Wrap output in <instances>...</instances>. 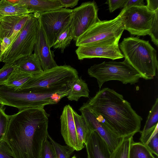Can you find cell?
Masks as SVG:
<instances>
[{
    "label": "cell",
    "instance_id": "d4e9b609",
    "mask_svg": "<svg viewBox=\"0 0 158 158\" xmlns=\"http://www.w3.org/2000/svg\"><path fill=\"white\" fill-rule=\"evenodd\" d=\"M149 150L140 142L133 140L129 152V158H156Z\"/></svg>",
    "mask_w": 158,
    "mask_h": 158
},
{
    "label": "cell",
    "instance_id": "6da1fadb",
    "mask_svg": "<svg viewBox=\"0 0 158 158\" xmlns=\"http://www.w3.org/2000/svg\"><path fill=\"white\" fill-rule=\"evenodd\" d=\"M49 116L39 107L20 110L10 115L3 140L13 158H40L49 134Z\"/></svg>",
    "mask_w": 158,
    "mask_h": 158
},
{
    "label": "cell",
    "instance_id": "8992f818",
    "mask_svg": "<svg viewBox=\"0 0 158 158\" xmlns=\"http://www.w3.org/2000/svg\"><path fill=\"white\" fill-rule=\"evenodd\" d=\"M91 77L95 78L99 88L111 80H117L126 84H134L141 78L140 73L126 60L122 62L104 61L91 66L88 70Z\"/></svg>",
    "mask_w": 158,
    "mask_h": 158
},
{
    "label": "cell",
    "instance_id": "ab89813d",
    "mask_svg": "<svg viewBox=\"0 0 158 158\" xmlns=\"http://www.w3.org/2000/svg\"><path fill=\"white\" fill-rule=\"evenodd\" d=\"M2 42L0 41V62H2L3 58V54L1 49Z\"/></svg>",
    "mask_w": 158,
    "mask_h": 158
},
{
    "label": "cell",
    "instance_id": "603a6c76",
    "mask_svg": "<svg viewBox=\"0 0 158 158\" xmlns=\"http://www.w3.org/2000/svg\"><path fill=\"white\" fill-rule=\"evenodd\" d=\"M32 13L25 6L12 3L7 0H0V17Z\"/></svg>",
    "mask_w": 158,
    "mask_h": 158
},
{
    "label": "cell",
    "instance_id": "e0dca14e",
    "mask_svg": "<svg viewBox=\"0 0 158 158\" xmlns=\"http://www.w3.org/2000/svg\"><path fill=\"white\" fill-rule=\"evenodd\" d=\"M89 158H110L111 152L107 144L95 131L91 132L85 145Z\"/></svg>",
    "mask_w": 158,
    "mask_h": 158
},
{
    "label": "cell",
    "instance_id": "d6986e66",
    "mask_svg": "<svg viewBox=\"0 0 158 158\" xmlns=\"http://www.w3.org/2000/svg\"><path fill=\"white\" fill-rule=\"evenodd\" d=\"M13 64L16 69L32 75L43 71L40 60L34 53L21 57Z\"/></svg>",
    "mask_w": 158,
    "mask_h": 158
},
{
    "label": "cell",
    "instance_id": "4fadbf2b",
    "mask_svg": "<svg viewBox=\"0 0 158 158\" xmlns=\"http://www.w3.org/2000/svg\"><path fill=\"white\" fill-rule=\"evenodd\" d=\"M79 110L92 131L96 132L107 144L111 152L118 146L120 138L106 125L98 122L93 112L84 103Z\"/></svg>",
    "mask_w": 158,
    "mask_h": 158
},
{
    "label": "cell",
    "instance_id": "5bb4252c",
    "mask_svg": "<svg viewBox=\"0 0 158 158\" xmlns=\"http://www.w3.org/2000/svg\"><path fill=\"white\" fill-rule=\"evenodd\" d=\"M73 110L69 104L64 107L60 117L61 133L67 145L78 151L81 149L76 131L73 116Z\"/></svg>",
    "mask_w": 158,
    "mask_h": 158
},
{
    "label": "cell",
    "instance_id": "8d00e7d4",
    "mask_svg": "<svg viewBox=\"0 0 158 158\" xmlns=\"http://www.w3.org/2000/svg\"><path fill=\"white\" fill-rule=\"evenodd\" d=\"M79 0H59L61 4L64 7L67 8L70 7L72 8L77 6Z\"/></svg>",
    "mask_w": 158,
    "mask_h": 158
},
{
    "label": "cell",
    "instance_id": "60d3db41",
    "mask_svg": "<svg viewBox=\"0 0 158 158\" xmlns=\"http://www.w3.org/2000/svg\"><path fill=\"white\" fill-rule=\"evenodd\" d=\"M72 158H77V157L75 155H74L73 157H72Z\"/></svg>",
    "mask_w": 158,
    "mask_h": 158
},
{
    "label": "cell",
    "instance_id": "836d02e7",
    "mask_svg": "<svg viewBox=\"0 0 158 158\" xmlns=\"http://www.w3.org/2000/svg\"><path fill=\"white\" fill-rule=\"evenodd\" d=\"M127 0H108L106 3L108 5L110 13L116 10L123 8Z\"/></svg>",
    "mask_w": 158,
    "mask_h": 158
},
{
    "label": "cell",
    "instance_id": "3957f363",
    "mask_svg": "<svg viewBox=\"0 0 158 158\" xmlns=\"http://www.w3.org/2000/svg\"><path fill=\"white\" fill-rule=\"evenodd\" d=\"M119 47L125 60L140 73L141 78L151 80L156 75V52L148 41L129 37L124 38Z\"/></svg>",
    "mask_w": 158,
    "mask_h": 158
},
{
    "label": "cell",
    "instance_id": "9c48e42d",
    "mask_svg": "<svg viewBox=\"0 0 158 158\" xmlns=\"http://www.w3.org/2000/svg\"><path fill=\"white\" fill-rule=\"evenodd\" d=\"M121 11L125 30L134 35L149 34L156 11H151L144 5L123 9Z\"/></svg>",
    "mask_w": 158,
    "mask_h": 158
},
{
    "label": "cell",
    "instance_id": "1f68e13d",
    "mask_svg": "<svg viewBox=\"0 0 158 158\" xmlns=\"http://www.w3.org/2000/svg\"><path fill=\"white\" fill-rule=\"evenodd\" d=\"M40 158H57L54 149L48 139L43 145Z\"/></svg>",
    "mask_w": 158,
    "mask_h": 158
},
{
    "label": "cell",
    "instance_id": "44dd1931",
    "mask_svg": "<svg viewBox=\"0 0 158 158\" xmlns=\"http://www.w3.org/2000/svg\"><path fill=\"white\" fill-rule=\"evenodd\" d=\"M140 142L145 145L151 152L158 157V124L145 131H140Z\"/></svg>",
    "mask_w": 158,
    "mask_h": 158
},
{
    "label": "cell",
    "instance_id": "2e32d148",
    "mask_svg": "<svg viewBox=\"0 0 158 158\" xmlns=\"http://www.w3.org/2000/svg\"><path fill=\"white\" fill-rule=\"evenodd\" d=\"M31 14L0 17V41L10 37L13 41L30 18Z\"/></svg>",
    "mask_w": 158,
    "mask_h": 158
},
{
    "label": "cell",
    "instance_id": "f1b7e54d",
    "mask_svg": "<svg viewBox=\"0 0 158 158\" xmlns=\"http://www.w3.org/2000/svg\"><path fill=\"white\" fill-rule=\"evenodd\" d=\"M158 98H157L149 112L143 129L142 131H147L155 126L158 124Z\"/></svg>",
    "mask_w": 158,
    "mask_h": 158
},
{
    "label": "cell",
    "instance_id": "7a4b0ae2",
    "mask_svg": "<svg viewBox=\"0 0 158 158\" xmlns=\"http://www.w3.org/2000/svg\"><path fill=\"white\" fill-rule=\"evenodd\" d=\"M85 104L97 120L119 138L140 132L142 117L123 95L109 88L99 90Z\"/></svg>",
    "mask_w": 158,
    "mask_h": 158
},
{
    "label": "cell",
    "instance_id": "9a60e30c",
    "mask_svg": "<svg viewBox=\"0 0 158 158\" xmlns=\"http://www.w3.org/2000/svg\"><path fill=\"white\" fill-rule=\"evenodd\" d=\"M50 48L46 36L39 24L34 53L37 56L43 71L58 66L54 60V52Z\"/></svg>",
    "mask_w": 158,
    "mask_h": 158
},
{
    "label": "cell",
    "instance_id": "7c38bea8",
    "mask_svg": "<svg viewBox=\"0 0 158 158\" xmlns=\"http://www.w3.org/2000/svg\"><path fill=\"white\" fill-rule=\"evenodd\" d=\"M75 52L80 60L85 58H103L114 60L124 57L118 43L80 46L78 47Z\"/></svg>",
    "mask_w": 158,
    "mask_h": 158
},
{
    "label": "cell",
    "instance_id": "ffe728a7",
    "mask_svg": "<svg viewBox=\"0 0 158 158\" xmlns=\"http://www.w3.org/2000/svg\"><path fill=\"white\" fill-rule=\"evenodd\" d=\"M73 116L79 144L81 150L85 147L88 138L93 131L82 115H79L74 110Z\"/></svg>",
    "mask_w": 158,
    "mask_h": 158
},
{
    "label": "cell",
    "instance_id": "f546056e",
    "mask_svg": "<svg viewBox=\"0 0 158 158\" xmlns=\"http://www.w3.org/2000/svg\"><path fill=\"white\" fill-rule=\"evenodd\" d=\"M5 106L0 104V142L4 139L10 118L5 113Z\"/></svg>",
    "mask_w": 158,
    "mask_h": 158
},
{
    "label": "cell",
    "instance_id": "83f0119b",
    "mask_svg": "<svg viewBox=\"0 0 158 158\" xmlns=\"http://www.w3.org/2000/svg\"><path fill=\"white\" fill-rule=\"evenodd\" d=\"M48 139L53 146L55 151L57 158H69L75 150L67 145H62L55 141L48 134Z\"/></svg>",
    "mask_w": 158,
    "mask_h": 158
},
{
    "label": "cell",
    "instance_id": "52a82bcc",
    "mask_svg": "<svg viewBox=\"0 0 158 158\" xmlns=\"http://www.w3.org/2000/svg\"><path fill=\"white\" fill-rule=\"evenodd\" d=\"M125 30L122 12L114 19L96 23L75 41L77 47L118 43Z\"/></svg>",
    "mask_w": 158,
    "mask_h": 158
},
{
    "label": "cell",
    "instance_id": "e575fe53",
    "mask_svg": "<svg viewBox=\"0 0 158 158\" xmlns=\"http://www.w3.org/2000/svg\"><path fill=\"white\" fill-rule=\"evenodd\" d=\"M0 158H13L9 147L4 140L0 142Z\"/></svg>",
    "mask_w": 158,
    "mask_h": 158
},
{
    "label": "cell",
    "instance_id": "277c9868",
    "mask_svg": "<svg viewBox=\"0 0 158 158\" xmlns=\"http://www.w3.org/2000/svg\"><path fill=\"white\" fill-rule=\"evenodd\" d=\"M78 77V72L71 66L58 65L32 75L19 89L40 93L64 91Z\"/></svg>",
    "mask_w": 158,
    "mask_h": 158
},
{
    "label": "cell",
    "instance_id": "484cf974",
    "mask_svg": "<svg viewBox=\"0 0 158 158\" xmlns=\"http://www.w3.org/2000/svg\"><path fill=\"white\" fill-rule=\"evenodd\" d=\"M133 136L121 138L115 149L111 153L110 158H129L130 145Z\"/></svg>",
    "mask_w": 158,
    "mask_h": 158
},
{
    "label": "cell",
    "instance_id": "8fae6325",
    "mask_svg": "<svg viewBox=\"0 0 158 158\" xmlns=\"http://www.w3.org/2000/svg\"><path fill=\"white\" fill-rule=\"evenodd\" d=\"M98 8L95 2L82 3L72 10L70 26L75 41L85 31L99 21Z\"/></svg>",
    "mask_w": 158,
    "mask_h": 158
},
{
    "label": "cell",
    "instance_id": "cb8c5ba5",
    "mask_svg": "<svg viewBox=\"0 0 158 158\" xmlns=\"http://www.w3.org/2000/svg\"><path fill=\"white\" fill-rule=\"evenodd\" d=\"M32 76L15 69L9 76L5 85L15 89H19Z\"/></svg>",
    "mask_w": 158,
    "mask_h": 158
},
{
    "label": "cell",
    "instance_id": "74e56055",
    "mask_svg": "<svg viewBox=\"0 0 158 158\" xmlns=\"http://www.w3.org/2000/svg\"><path fill=\"white\" fill-rule=\"evenodd\" d=\"M13 42L10 37H5L3 39L1 44V49L3 56L5 52L8 48Z\"/></svg>",
    "mask_w": 158,
    "mask_h": 158
},
{
    "label": "cell",
    "instance_id": "5b68a950",
    "mask_svg": "<svg viewBox=\"0 0 158 158\" xmlns=\"http://www.w3.org/2000/svg\"><path fill=\"white\" fill-rule=\"evenodd\" d=\"M69 89L50 93H40L15 89L5 85L0 86V104L15 107L19 110L29 108H44L57 103L67 96Z\"/></svg>",
    "mask_w": 158,
    "mask_h": 158
},
{
    "label": "cell",
    "instance_id": "30bf717a",
    "mask_svg": "<svg viewBox=\"0 0 158 158\" xmlns=\"http://www.w3.org/2000/svg\"><path fill=\"white\" fill-rule=\"evenodd\" d=\"M72 10L65 8L38 13L40 25L51 48L59 35L70 24Z\"/></svg>",
    "mask_w": 158,
    "mask_h": 158
},
{
    "label": "cell",
    "instance_id": "b9f144b4",
    "mask_svg": "<svg viewBox=\"0 0 158 158\" xmlns=\"http://www.w3.org/2000/svg\"><path fill=\"white\" fill-rule=\"evenodd\" d=\"M87 158H89V156L87 155Z\"/></svg>",
    "mask_w": 158,
    "mask_h": 158
},
{
    "label": "cell",
    "instance_id": "4316f807",
    "mask_svg": "<svg viewBox=\"0 0 158 158\" xmlns=\"http://www.w3.org/2000/svg\"><path fill=\"white\" fill-rule=\"evenodd\" d=\"M73 36L70 26H68L59 35L52 47L58 49L63 53L64 49L70 44Z\"/></svg>",
    "mask_w": 158,
    "mask_h": 158
},
{
    "label": "cell",
    "instance_id": "4dcf8cb0",
    "mask_svg": "<svg viewBox=\"0 0 158 158\" xmlns=\"http://www.w3.org/2000/svg\"><path fill=\"white\" fill-rule=\"evenodd\" d=\"M15 69L13 63L5 64L0 69V86L5 85L9 76Z\"/></svg>",
    "mask_w": 158,
    "mask_h": 158
},
{
    "label": "cell",
    "instance_id": "7402d4cb",
    "mask_svg": "<svg viewBox=\"0 0 158 158\" xmlns=\"http://www.w3.org/2000/svg\"><path fill=\"white\" fill-rule=\"evenodd\" d=\"M69 88V91L67 96L69 100L77 101L81 97H89L88 85L81 77L75 80Z\"/></svg>",
    "mask_w": 158,
    "mask_h": 158
},
{
    "label": "cell",
    "instance_id": "ac0fdd59",
    "mask_svg": "<svg viewBox=\"0 0 158 158\" xmlns=\"http://www.w3.org/2000/svg\"><path fill=\"white\" fill-rule=\"evenodd\" d=\"M17 4L34 13H41L63 8L59 0H19Z\"/></svg>",
    "mask_w": 158,
    "mask_h": 158
},
{
    "label": "cell",
    "instance_id": "d590c367",
    "mask_svg": "<svg viewBox=\"0 0 158 158\" xmlns=\"http://www.w3.org/2000/svg\"><path fill=\"white\" fill-rule=\"evenodd\" d=\"M144 5L143 0H127L123 9H125L132 6H142Z\"/></svg>",
    "mask_w": 158,
    "mask_h": 158
},
{
    "label": "cell",
    "instance_id": "ba28073f",
    "mask_svg": "<svg viewBox=\"0 0 158 158\" xmlns=\"http://www.w3.org/2000/svg\"><path fill=\"white\" fill-rule=\"evenodd\" d=\"M39 25L38 13L31 17L5 52L2 62L11 64L19 58L31 54L34 50Z\"/></svg>",
    "mask_w": 158,
    "mask_h": 158
},
{
    "label": "cell",
    "instance_id": "d6a6232c",
    "mask_svg": "<svg viewBox=\"0 0 158 158\" xmlns=\"http://www.w3.org/2000/svg\"><path fill=\"white\" fill-rule=\"evenodd\" d=\"M149 35L150 36L152 41L157 47L158 45V10L156 11L151 31Z\"/></svg>",
    "mask_w": 158,
    "mask_h": 158
},
{
    "label": "cell",
    "instance_id": "f35d334b",
    "mask_svg": "<svg viewBox=\"0 0 158 158\" xmlns=\"http://www.w3.org/2000/svg\"><path fill=\"white\" fill-rule=\"evenodd\" d=\"M147 5L148 8L152 11H156L158 10V0H147Z\"/></svg>",
    "mask_w": 158,
    "mask_h": 158
}]
</instances>
